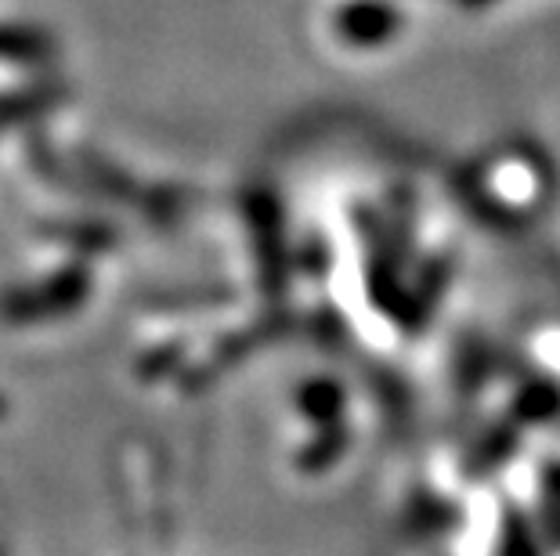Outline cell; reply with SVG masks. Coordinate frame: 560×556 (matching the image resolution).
<instances>
[{
  "label": "cell",
  "instance_id": "1",
  "mask_svg": "<svg viewBox=\"0 0 560 556\" xmlns=\"http://www.w3.org/2000/svg\"><path fill=\"white\" fill-rule=\"evenodd\" d=\"M88 268H62L58 275L44 279L40 286H30V289H15L11 297H4L0 311L11 322H40V318H58V315H69L73 307L83 304L88 297Z\"/></svg>",
  "mask_w": 560,
  "mask_h": 556
},
{
  "label": "cell",
  "instance_id": "2",
  "mask_svg": "<svg viewBox=\"0 0 560 556\" xmlns=\"http://www.w3.org/2000/svg\"><path fill=\"white\" fill-rule=\"evenodd\" d=\"M47 55H51V40H47L40 29L0 22V62L33 66V62H44Z\"/></svg>",
  "mask_w": 560,
  "mask_h": 556
}]
</instances>
